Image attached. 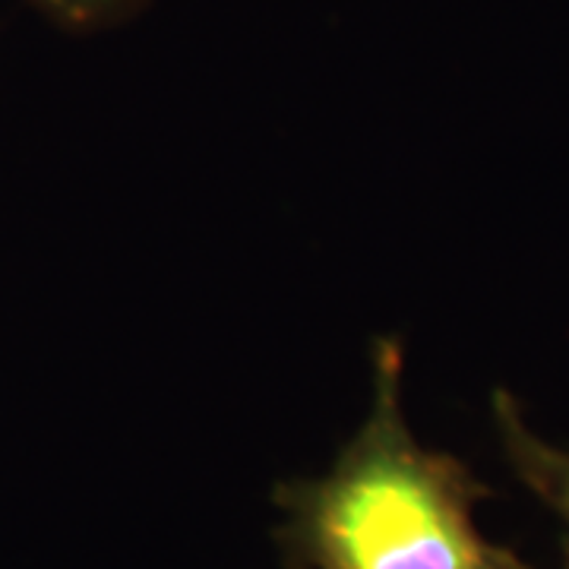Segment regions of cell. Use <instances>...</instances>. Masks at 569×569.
<instances>
[{
	"mask_svg": "<svg viewBox=\"0 0 569 569\" xmlns=\"http://www.w3.org/2000/svg\"><path fill=\"white\" fill-rule=\"evenodd\" d=\"M44 17L70 29H89L121 17L137 0H29Z\"/></svg>",
	"mask_w": 569,
	"mask_h": 569,
	"instance_id": "3957f363",
	"label": "cell"
},
{
	"mask_svg": "<svg viewBox=\"0 0 569 569\" xmlns=\"http://www.w3.org/2000/svg\"><path fill=\"white\" fill-rule=\"evenodd\" d=\"M497 425L516 475L529 485L550 509L569 519V452L535 437L522 415L507 396H497Z\"/></svg>",
	"mask_w": 569,
	"mask_h": 569,
	"instance_id": "7a4b0ae2",
	"label": "cell"
},
{
	"mask_svg": "<svg viewBox=\"0 0 569 569\" xmlns=\"http://www.w3.org/2000/svg\"><path fill=\"white\" fill-rule=\"evenodd\" d=\"M373 406L323 478L279 493L284 545L301 569H531L488 541V493L462 462L418 447L402 415V351L383 342Z\"/></svg>",
	"mask_w": 569,
	"mask_h": 569,
	"instance_id": "6da1fadb",
	"label": "cell"
},
{
	"mask_svg": "<svg viewBox=\"0 0 569 569\" xmlns=\"http://www.w3.org/2000/svg\"><path fill=\"white\" fill-rule=\"evenodd\" d=\"M567 569H569V545H567Z\"/></svg>",
	"mask_w": 569,
	"mask_h": 569,
	"instance_id": "277c9868",
	"label": "cell"
}]
</instances>
